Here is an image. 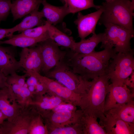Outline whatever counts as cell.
Here are the masks:
<instances>
[{
    "label": "cell",
    "instance_id": "6da1fadb",
    "mask_svg": "<svg viewBox=\"0 0 134 134\" xmlns=\"http://www.w3.org/2000/svg\"><path fill=\"white\" fill-rule=\"evenodd\" d=\"M116 54L113 49L105 48L88 54L67 52L64 60L73 71L88 80L106 73L110 60Z\"/></svg>",
    "mask_w": 134,
    "mask_h": 134
},
{
    "label": "cell",
    "instance_id": "7a4b0ae2",
    "mask_svg": "<svg viewBox=\"0 0 134 134\" xmlns=\"http://www.w3.org/2000/svg\"><path fill=\"white\" fill-rule=\"evenodd\" d=\"M109 79L105 74L92 79L88 90L82 95L79 105L83 112L101 120Z\"/></svg>",
    "mask_w": 134,
    "mask_h": 134
},
{
    "label": "cell",
    "instance_id": "3957f363",
    "mask_svg": "<svg viewBox=\"0 0 134 134\" xmlns=\"http://www.w3.org/2000/svg\"><path fill=\"white\" fill-rule=\"evenodd\" d=\"M101 5L103 11L99 20L100 24H113L134 33V0H112Z\"/></svg>",
    "mask_w": 134,
    "mask_h": 134
},
{
    "label": "cell",
    "instance_id": "277c9868",
    "mask_svg": "<svg viewBox=\"0 0 134 134\" xmlns=\"http://www.w3.org/2000/svg\"><path fill=\"white\" fill-rule=\"evenodd\" d=\"M46 74V76L55 79L81 96L88 90L91 83V81L86 80L74 72L64 60Z\"/></svg>",
    "mask_w": 134,
    "mask_h": 134
},
{
    "label": "cell",
    "instance_id": "5b68a950",
    "mask_svg": "<svg viewBox=\"0 0 134 134\" xmlns=\"http://www.w3.org/2000/svg\"><path fill=\"white\" fill-rule=\"evenodd\" d=\"M133 50L126 53L116 54L111 59L106 73L112 85H125L127 79L134 72V58Z\"/></svg>",
    "mask_w": 134,
    "mask_h": 134
},
{
    "label": "cell",
    "instance_id": "8992f818",
    "mask_svg": "<svg viewBox=\"0 0 134 134\" xmlns=\"http://www.w3.org/2000/svg\"><path fill=\"white\" fill-rule=\"evenodd\" d=\"M101 48L113 49L116 53H126L133 50L130 41L134 33L120 26L111 23L104 25Z\"/></svg>",
    "mask_w": 134,
    "mask_h": 134
},
{
    "label": "cell",
    "instance_id": "52a82bcc",
    "mask_svg": "<svg viewBox=\"0 0 134 134\" xmlns=\"http://www.w3.org/2000/svg\"><path fill=\"white\" fill-rule=\"evenodd\" d=\"M36 111L30 105L23 107L11 121L0 125V134H28L32 120Z\"/></svg>",
    "mask_w": 134,
    "mask_h": 134
},
{
    "label": "cell",
    "instance_id": "ba28073f",
    "mask_svg": "<svg viewBox=\"0 0 134 134\" xmlns=\"http://www.w3.org/2000/svg\"><path fill=\"white\" fill-rule=\"evenodd\" d=\"M40 43L42 61L41 71L46 74L64 59L67 52L61 50L50 38Z\"/></svg>",
    "mask_w": 134,
    "mask_h": 134
},
{
    "label": "cell",
    "instance_id": "9c48e42d",
    "mask_svg": "<svg viewBox=\"0 0 134 134\" xmlns=\"http://www.w3.org/2000/svg\"><path fill=\"white\" fill-rule=\"evenodd\" d=\"M83 112L81 109L74 111H50L41 116L48 130L80 122Z\"/></svg>",
    "mask_w": 134,
    "mask_h": 134
},
{
    "label": "cell",
    "instance_id": "30bf717a",
    "mask_svg": "<svg viewBox=\"0 0 134 134\" xmlns=\"http://www.w3.org/2000/svg\"><path fill=\"white\" fill-rule=\"evenodd\" d=\"M34 74L39 80L45 86L47 90L46 94L53 95L61 98L65 101L79 106L81 96L56 81L43 76L34 71Z\"/></svg>",
    "mask_w": 134,
    "mask_h": 134
},
{
    "label": "cell",
    "instance_id": "8fae6325",
    "mask_svg": "<svg viewBox=\"0 0 134 134\" xmlns=\"http://www.w3.org/2000/svg\"><path fill=\"white\" fill-rule=\"evenodd\" d=\"M134 97V92L126 85L114 86L109 84L105 99L104 113L133 100Z\"/></svg>",
    "mask_w": 134,
    "mask_h": 134
},
{
    "label": "cell",
    "instance_id": "7c38bea8",
    "mask_svg": "<svg viewBox=\"0 0 134 134\" xmlns=\"http://www.w3.org/2000/svg\"><path fill=\"white\" fill-rule=\"evenodd\" d=\"M103 11L101 5L100 8L94 12L83 15L79 12L77 18L74 21L77 27L79 36L82 40L91 34L95 33L96 25Z\"/></svg>",
    "mask_w": 134,
    "mask_h": 134
},
{
    "label": "cell",
    "instance_id": "4fadbf2b",
    "mask_svg": "<svg viewBox=\"0 0 134 134\" xmlns=\"http://www.w3.org/2000/svg\"><path fill=\"white\" fill-rule=\"evenodd\" d=\"M19 62L21 67L24 69L26 71H33L39 73L42 61L39 45L30 48H23L20 53Z\"/></svg>",
    "mask_w": 134,
    "mask_h": 134
},
{
    "label": "cell",
    "instance_id": "5bb4252c",
    "mask_svg": "<svg viewBox=\"0 0 134 134\" xmlns=\"http://www.w3.org/2000/svg\"><path fill=\"white\" fill-rule=\"evenodd\" d=\"M104 115L100 121L107 134H134V123L115 118L107 112Z\"/></svg>",
    "mask_w": 134,
    "mask_h": 134
},
{
    "label": "cell",
    "instance_id": "9a60e30c",
    "mask_svg": "<svg viewBox=\"0 0 134 134\" xmlns=\"http://www.w3.org/2000/svg\"><path fill=\"white\" fill-rule=\"evenodd\" d=\"M65 102H67L58 97L46 94L33 95L29 104L41 115Z\"/></svg>",
    "mask_w": 134,
    "mask_h": 134
},
{
    "label": "cell",
    "instance_id": "2e32d148",
    "mask_svg": "<svg viewBox=\"0 0 134 134\" xmlns=\"http://www.w3.org/2000/svg\"><path fill=\"white\" fill-rule=\"evenodd\" d=\"M23 107L13 99L8 87L0 89V110L7 116V120H11Z\"/></svg>",
    "mask_w": 134,
    "mask_h": 134
},
{
    "label": "cell",
    "instance_id": "e0dca14e",
    "mask_svg": "<svg viewBox=\"0 0 134 134\" xmlns=\"http://www.w3.org/2000/svg\"><path fill=\"white\" fill-rule=\"evenodd\" d=\"M43 8L40 11L46 21L50 25H55L61 22L64 17L70 13L67 5L65 3L62 6L52 5L46 0H43L42 2Z\"/></svg>",
    "mask_w": 134,
    "mask_h": 134
},
{
    "label": "cell",
    "instance_id": "ac0fdd59",
    "mask_svg": "<svg viewBox=\"0 0 134 134\" xmlns=\"http://www.w3.org/2000/svg\"><path fill=\"white\" fill-rule=\"evenodd\" d=\"M0 45V71L5 76L14 73L21 67L19 61L16 60L15 53L10 47Z\"/></svg>",
    "mask_w": 134,
    "mask_h": 134
},
{
    "label": "cell",
    "instance_id": "d6986e66",
    "mask_svg": "<svg viewBox=\"0 0 134 134\" xmlns=\"http://www.w3.org/2000/svg\"><path fill=\"white\" fill-rule=\"evenodd\" d=\"M43 0H15L12 2L11 10L13 21L21 19L36 9H39Z\"/></svg>",
    "mask_w": 134,
    "mask_h": 134
},
{
    "label": "cell",
    "instance_id": "ffe728a7",
    "mask_svg": "<svg viewBox=\"0 0 134 134\" xmlns=\"http://www.w3.org/2000/svg\"><path fill=\"white\" fill-rule=\"evenodd\" d=\"M103 33L93 34L89 38L85 39L78 42H75L73 51L78 53L87 54L95 51V48L100 42H101Z\"/></svg>",
    "mask_w": 134,
    "mask_h": 134
},
{
    "label": "cell",
    "instance_id": "44dd1931",
    "mask_svg": "<svg viewBox=\"0 0 134 134\" xmlns=\"http://www.w3.org/2000/svg\"><path fill=\"white\" fill-rule=\"evenodd\" d=\"M8 85L9 92L12 99L23 107L28 105L33 95L28 87L15 84Z\"/></svg>",
    "mask_w": 134,
    "mask_h": 134
},
{
    "label": "cell",
    "instance_id": "7402d4cb",
    "mask_svg": "<svg viewBox=\"0 0 134 134\" xmlns=\"http://www.w3.org/2000/svg\"><path fill=\"white\" fill-rule=\"evenodd\" d=\"M48 24V31L49 38L59 46H62L73 51L75 42L73 37L63 33L54 26Z\"/></svg>",
    "mask_w": 134,
    "mask_h": 134
},
{
    "label": "cell",
    "instance_id": "603a6c76",
    "mask_svg": "<svg viewBox=\"0 0 134 134\" xmlns=\"http://www.w3.org/2000/svg\"><path fill=\"white\" fill-rule=\"evenodd\" d=\"M30 15L25 18L19 24L13 27V31L22 32L33 27L44 24L43 20V17L41 12L36 9L30 13Z\"/></svg>",
    "mask_w": 134,
    "mask_h": 134
},
{
    "label": "cell",
    "instance_id": "cb8c5ba5",
    "mask_svg": "<svg viewBox=\"0 0 134 134\" xmlns=\"http://www.w3.org/2000/svg\"><path fill=\"white\" fill-rule=\"evenodd\" d=\"M125 121L134 123V101L132 100L106 112Z\"/></svg>",
    "mask_w": 134,
    "mask_h": 134
},
{
    "label": "cell",
    "instance_id": "d4e9b609",
    "mask_svg": "<svg viewBox=\"0 0 134 134\" xmlns=\"http://www.w3.org/2000/svg\"><path fill=\"white\" fill-rule=\"evenodd\" d=\"M97 119L83 112L80 121L83 134H107L103 127L98 123Z\"/></svg>",
    "mask_w": 134,
    "mask_h": 134
},
{
    "label": "cell",
    "instance_id": "484cf974",
    "mask_svg": "<svg viewBox=\"0 0 134 134\" xmlns=\"http://www.w3.org/2000/svg\"><path fill=\"white\" fill-rule=\"evenodd\" d=\"M43 37L34 38L24 36H18L13 35L7 40L0 41V45L6 44L23 48L35 45L38 43L43 41L49 38Z\"/></svg>",
    "mask_w": 134,
    "mask_h": 134
},
{
    "label": "cell",
    "instance_id": "4316f807",
    "mask_svg": "<svg viewBox=\"0 0 134 134\" xmlns=\"http://www.w3.org/2000/svg\"><path fill=\"white\" fill-rule=\"evenodd\" d=\"M94 0H62L67 5L69 13L74 14L82 10L93 7L97 10L100 5H95Z\"/></svg>",
    "mask_w": 134,
    "mask_h": 134
},
{
    "label": "cell",
    "instance_id": "83f0119b",
    "mask_svg": "<svg viewBox=\"0 0 134 134\" xmlns=\"http://www.w3.org/2000/svg\"><path fill=\"white\" fill-rule=\"evenodd\" d=\"M28 134H48L47 128L42 116L37 111L31 122Z\"/></svg>",
    "mask_w": 134,
    "mask_h": 134
},
{
    "label": "cell",
    "instance_id": "f1b7e54d",
    "mask_svg": "<svg viewBox=\"0 0 134 134\" xmlns=\"http://www.w3.org/2000/svg\"><path fill=\"white\" fill-rule=\"evenodd\" d=\"M48 134H83L80 122L48 130Z\"/></svg>",
    "mask_w": 134,
    "mask_h": 134
},
{
    "label": "cell",
    "instance_id": "f546056e",
    "mask_svg": "<svg viewBox=\"0 0 134 134\" xmlns=\"http://www.w3.org/2000/svg\"><path fill=\"white\" fill-rule=\"evenodd\" d=\"M48 23L45 21V24L33 28H31L23 31L19 34L18 36H24L34 38L43 37H49L48 28Z\"/></svg>",
    "mask_w": 134,
    "mask_h": 134
},
{
    "label": "cell",
    "instance_id": "4dcf8cb0",
    "mask_svg": "<svg viewBox=\"0 0 134 134\" xmlns=\"http://www.w3.org/2000/svg\"><path fill=\"white\" fill-rule=\"evenodd\" d=\"M27 76L26 73L24 75H20L15 72L7 76V82L8 85L15 84L24 86L26 84L25 80Z\"/></svg>",
    "mask_w": 134,
    "mask_h": 134
},
{
    "label": "cell",
    "instance_id": "1f68e13d",
    "mask_svg": "<svg viewBox=\"0 0 134 134\" xmlns=\"http://www.w3.org/2000/svg\"><path fill=\"white\" fill-rule=\"evenodd\" d=\"M12 4L11 0H0V21L6 19L11 10Z\"/></svg>",
    "mask_w": 134,
    "mask_h": 134
},
{
    "label": "cell",
    "instance_id": "d6a6232c",
    "mask_svg": "<svg viewBox=\"0 0 134 134\" xmlns=\"http://www.w3.org/2000/svg\"><path fill=\"white\" fill-rule=\"evenodd\" d=\"M77 110L76 106L70 103L65 102L58 105L50 111H52L59 110L74 111Z\"/></svg>",
    "mask_w": 134,
    "mask_h": 134
},
{
    "label": "cell",
    "instance_id": "836d02e7",
    "mask_svg": "<svg viewBox=\"0 0 134 134\" xmlns=\"http://www.w3.org/2000/svg\"><path fill=\"white\" fill-rule=\"evenodd\" d=\"M13 28L3 29L0 28V40L6 37L9 38L13 35Z\"/></svg>",
    "mask_w": 134,
    "mask_h": 134
},
{
    "label": "cell",
    "instance_id": "e575fe53",
    "mask_svg": "<svg viewBox=\"0 0 134 134\" xmlns=\"http://www.w3.org/2000/svg\"><path fill=\"white\" fill-rule=\"evenodd\" d=\"M134 74L133 72L131 75V77H128L125 83V85L131 88V90L133 91H134Z\"/></svg>",
    "mask_w": 134,
    "mask_h": 134
},
{
    "label": "cell",
    "instance_id": "d590c367",
    "mask_svg": "<svg viewBox=\"0 0 134 134\" xmlns=\"http://www.w3.org/2000/svg\"><path fill=\"white\" fill-rule=\"evenodd\" d=\"M7 76L0 71V89L8 87L9 85L6 81Z\"/></svg>",
    "mask_w": 134,
    "mask_h": 134
},
{
    "label": "cell",
    "instance_id": "8d00e7d4",
    "mask_svg": "<svg viewBox=\"0 0 134 134\" xmlns=\"http://www.w3.org/2000/svg\"><path fill=\"white\" fill-rule=\"evenodd\" d=\"M7 118V116L0 110V125Z\"/></svg>",
    "mask_w": 134,
    "mask_h": 134
},
{
    "label": "cell",
    "instance_id": "74e56055",
    "mask_svg": "<svg viewBox=\"0 0 134 134\" xmlns=\"http://www.w3.org/2000/svg\"><path fill=\"white\" fill-rule=\"evenodd\" d=\"M105 0L106 1V2H110L111 1V0Z\"/></svg>",
    "mask_w": 134,
    "mask_h": 134
}]
</instances>
